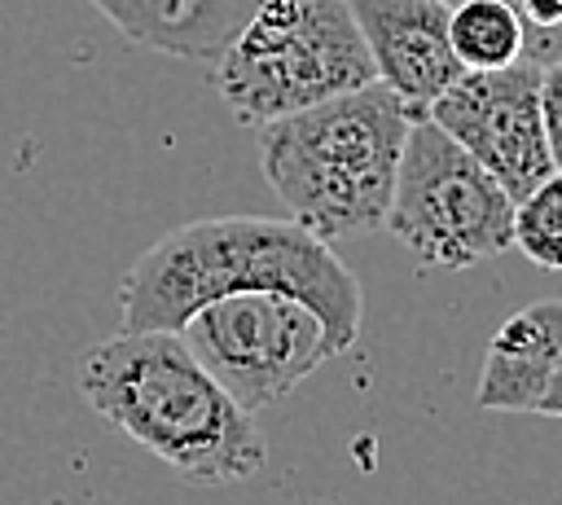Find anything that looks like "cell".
I'll list each match as a JSON object with an SVG mask.
<instances>
[{"label":"cell","mask_w":562,"mask_h":505,"mask_svg":"<svg viewBox=\"0 0 562 505\" xmlns=\"http://www.w3.org/2000/svg\"><path fill=\"white\" fill-rule=\"evenodd\" d=\"M536 413H540V417H562V360H558V369H553V378H549V386H544Z\"/></svg>","instance_id":"15"},{"label":"cell","mask_w":562,"mask_h":505,"mask_svg":"<svg viewBox=\"0 0 562 505\" xmlns=\"http://www.w3.org/2000/svg\"><path fill=\"white\" fill-rule=\"evenodd\" d=\"M351 13L369 44L378 83H386L413 119H426L465 75L448 40V0H351Z\"/></svg>","instance_id":"8"},{"label":"cell","mask_w":562,"mask_h":505,"mask_svg":"<svg viewBox=\"0 0 562 505\" xmlns=\"http://www.w3.org/2000/svg\"><path fill=\"white\" fill-rule=\"evenodd\" d=\"M220 101L263 127L342 92L378 83L351 0H259L211 61Z\"/></svg>","instance_id":"4"},{"label":"cell","mask_w":562,"mask_h":505,"mask_svg":"<svg viewBox=\"0 0 562 505\" xmlns=\"http://www.w3.org/2000/svg\"><path fill=\"white\" fill-rule=\"evenodd\" d=\"M448 40L465 70H501L527 57V26L509 0H452Z\"/></svg>","instance_id":"11"},{"label":"cell","mask_w":562,"mask_h":505,"mask_svg":"<svg viewBox=\"0 0 562 505\" xmlns=\"http://www.w3.org/2000/svg\"><path fill=\"white\" fill-rule=\"evenodd\" d=\"M176 334L250 417L281 404L338 356L325 321L307 303L268 290L224 294L198 307Z\"/></svg>","instance_id":"6"},{"label":"cell","mask_w":562,"mask_h":505,"mask_svg":"<svg viewBox=\"0 0 562 505\" xmlns=\"http://www.w3.org/2000/svg\"><path fill=\"white\" fill-rule=\"evenodd\" d=\"M119 35L180 61H215L259 0H92Z\"/></svg>","instance_id":"10"},{"label":"cell","mask_w":562,"mask_h":505,"mask_svg":"<svg viewBox=\"0 0 562 505\" xmlns=\"http://www.w3.org/2000/svg\"><path fill=\"white\" fill-rule=\"evenodd\" d=\"M514 250H522L536 268L562 272V171L514 206Z\"/></svg>","instance_id":"12"},{"label":"cell","mask_w":562,"mask_h":505,"mask_svg":"<svg viewBox=\"0 0 562 505\" xmlns=\"http://www.w3.org/2000/svg\"><path fill=\"white\" fill-rule=\"evenodd\" d=\"M509 4L527 26V57L540 66L562 61V0H509Z\"/></svg>","instance_id":"13"},{"label":"cell","mask_w":562,"mask_h":505,"mask_svg":"<svg viewBox=\"0 0 562 505\" xmlns=\"http://www.w3.org/2000/svg\"><path fill=\"white\" fill-rule=\"evenodd\" d=\"M246 290L307 303L338 356L360 338L364 290L356 272L290 215H211L167 228L119 281V329H180L198 307Z\"/></svg>","instance_id":"1"},{"label":"cell","mask_w":562,"mask_h":505,"mask_svg":"<svg viewBox=\"0 0 562 505\" xmlns=\"http://www.w3.org/2000/svg\"><path fill=\"white\" fill-rule=\"evenodd\" d=\"M540 70L531 57L501 70H465L430 105V119L474 154L514 202L558 171L540 114Z\"/></svg>","instance_id":"7"},{"label":"cell","mask_w":562,"mask_h":505,"mask_svg":"<svg viewBox=\"0 0 562 505\" xmlns=\"http://www.w3.org/2000/svg\"><path fill=\"white\" fill-rule=\"evenodd\" d=\"M562 360V299L518 307L483 351L474 404L483 413H536Z\"/></svg>","instance_id":"9"},{"label":"cell","mask_w":562,"mask_h":505,"mask_svg":"<svg viewBox=\"0 0 562 505\" xmlns=\"http://www.w3.org/2000/svg\"><path fill=\"white\" fill-rule=\"evenodd\" d=\"M79 400L202 487L250 479L268 448L255 417L206 373L176 329H119L75 360Z\"/></svg>","instance_id":"2"},{"label":"cell","mask_w":562,"mask_h":505,"mask_svg":"<svg viewBox=\"0 0 562 505\" xmlns=\"http://www.w3.org/2000/svg\"><path fill=\"white\" fill-rule=\"evenodd\" d=\"M514 198L430 114L408 127L386 233L430 272H457L514 246Z\"/></svg>","instance_id":"5"},{"label":"cell","mask_w":562,"mask_h":505,"mask_svg":"<svg viewBox=\"0 0 562 505\" xmlns=\"http://www.w3.org/2000/svg\"><path fill=\"white\" fill-rule=\"evenodd\" d=\"M413 123L386 83H369L255 127L259 167L285 215L334 246L386 228Z\"/></svg>","instance_id":"3"},{"label":"cell","mask_w":562,"mask_h":505,"mask_svg":"<svg viewBox=\"0 0 562 505\" xmlns=\"http://www.w3.org/2000/svg\"><path fill=\"white\" fill-rule=\"evenodd\" d=\"M540 114H544V136L553 167L562 171V61H549L540 70Z\"/></svg>","instance_id":"14"}]
</instances>
